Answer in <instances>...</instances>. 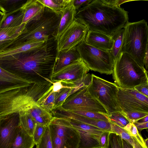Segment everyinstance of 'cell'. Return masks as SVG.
<instances>
[{"instance_id": "1", "label": "cell", "mask_w": 148, "mask_h": 148, "mask_svg": "<svg viewBox=\"0 0 148 148\" xmlns=\"http://www.w3.org/2000/svg\"><path fill=\"white\" fill-rule=\"evenodd\" d=\"M57 53L56 40L53 38L41 46L0 58V67L33 84L49 88Z\"/></svg>"}, {"instance_id": "2", "label": "cell", "mask_w": 148, "mask_h": 148, "mask_svg": "<svg viewBox=\"0 0 148 148\" xmlns=\"http://www.w3.org/2000/svg\"><path fill=\"white\" fill-rule=\"evenodd\" d=\"M75 19L85 25L88 30L110 37L123 28L128 21V12L119 6H111L100 0H92L77 11Z\"/></svg>"}, {"instance_id": "3", "label": "cell", "mask_w": 148, "mask_h": 148, "mask_svg": "<svg viewBox=\"0 0 148 148\" xmlns=\"http://www.w3.org/2000/svg\"><path fill=\"white\" fill-rule=\"evenodd\" d=\"M61 15L48 7L26 24L21 34L11 41L3 50L24 44L36 41H47L55 38Z\"/></svg>"}, {"instance_id": "4", "label": "cell", "mask_w": 148, "mask_h": 148, "mask_svg": "<svg viewBox=\"0 0 148 148\" xmlns=\"http://www.w3.org/2000/svg\"><path fill=\"white\" fill-rule=\"evenodd\" d=\"M45 94L40 86L32 84L14 89L0 95V117L10 114L27 111Z\"/></svg>"}, {"instance_id": "5", "label": "cell", "mask_w": 148, "mask_h": 148, "mask_svg": "<svg viewBox=\"0 0 148 148\" xmlns=\"http://www.w3.org/2000/svg\"><path fill=\"white\" fill-rule=\"evenodd\" d=\"M147 71L126 53L122 52L114 62L113 79L120 87L134 88L148 83Z\"/></svg>"}, {"instance_id": "6", "label": "cell", "mask_w": 148, "mask_h": 148, "mask_svg": "<svg viewBox=\"0 0 148 148\" xmlns=\"http://www.w3.org/2000/svg\"><path fill=\"white\" fill-rule=\"evenodd\" d=\"M124 29L122 52L127 53L140 65L144 67V58L148 48V26L144 19L128 21Z\"/></svg>"}, {"instance_id": "7", "label": "cell", "mask_w": 148, "mask_h": 148, "mask_svg": "<svg viewBox=\"0 0 148 148\" xmlns=\"http://www.w3.org/2000/svg\"><path fill=\"white\" fill-rule=\"evenodd\" d=\"M76 48L80 58L90 70L101 74H112L114 61L111 51L96 48L85 41L77 46Z\"/></svg>"}, {"instance_id": "8", "label": "cell", "mask_w": 148, "mask_h": 148, "mask_svg": "<svg viewBox=\"0 0 148 148\" xmlns=\"http://www.w3.org/2000/svg\"><path fill=\"white\" fill-rule=\"evenodd\" d=\"M91 75V81L87 87L91 96L104 107L108 115L115 112H122L117 100L119 86L93 74Z\"/></svg>"}, {"instance_id": "9", "label": "cell", "mask_w": 148, "mask_h": 148, "mask_svg": "<svg viewBox=\"0 0 148 148\" xmlns=\"http://www.w3.org/2000/svg\"><path fill=\"white\" fill-rule=\"evenodd\" d=\"M53 117L48 125L53 148H78L77 130L66 118Z\"/></svg>"}, {"instance_id": "10", "label": "cell", "mask_w": 148, "mask_h": 148, "mask_svg": "<svg viewBox=\"0 0 148 148\" xmlns=\"http://www.w3.org/2000/svg\"><path fill=\"white\" fill-rule=\"evenodd\" d=\"M88 86L69 96L61 108L65 110L89 111L108 115L104 107L88 92Z\"/></svg>"}, {"instance_id": "11", "label": "cell", "mask_w": 148, "mask_h": 148, "mask_svg": "<svg viewBox=\"0 0 148 148\" xmlns=\"http://www.w3.org/2000/svg\"><path fill=\"white\" fill-rule=\"evenodd\" d=\"M117 100L122 112H139L148 113V97L134 88L119 87Z\"/></svg>"}, {"instance_id": "12", "label": "cell", "mask_w": 148, "mask_h": 148, "mask_svg": "<svg viewBox=\"0 0 148 148\" xmlns=\"http://www.w3.org/2000/svg\"><path fill=\"white\" fill-rule=\"evenodd\" d=\"M88 30L80 21L74 20L56 40L57 52L71 49L85 41Z\"/></svg>"}, {"instance_id": "13", "label": "cell", "mask_w": 148, "mask_h": 148, "mask_svg": "<svg viewBox=\"0 0 148 148\" xmlns=\"http://www.w3.org/2000/svg\"><path fill=\"white\" fill-rule=\"evenodd\" d=\"M89 70L80 58L53 74L51 81H62L64 85L69 86L72 83L84 77Z\"/></svg>"}, {"instance_id": "14", "label": "cell", "mask_w": 148, "mask_h": 148, "mask_svg": "<svg viewBox=\"0 0 148 148\" xmlns=\"http://www.w3.org/2000/svg\"><path fill=\"white\" fill-rule=\"evenodd\" d=\"M20 125L18 112L0 117V148H8Z\"/></svg>"}, {"instance_id": "15", "label": "cell", "mask_w": 148, "mask_h": 148, "mask_svg": "<svg viewBox=\"0 0 148 148\" xmlns=\"http://www.w3.org/2000/svg\"><path fill=\"white\" fill-rule=\"evenodd\" d=\"M53 115L55 117L73 119L95 127L103 130L111 132V125L109 121L86 117L64 110L61 107L53 110Z\"/></svg>"}, {"instance_id": "16", "label": "cell", "mask_w": 148, "mask_h": 148, "mask_svg": "<svg viewBox=\"0 0 148 148\" xmlns=\"http://www.w3.org/2000/svg\"><path fill=\"white\" fill-rule=\"evenodd\" d=\"M32 84L11 74L0 67V95L14 89Z\"/></svg>"}, {"instance_id": "17", "label": "cell", "mask_w": 148, "mask_h": 148, "mask_svg": "<svg viewBox=\"0 0 148 148\" xmlns=\"http://www.w3.org/2000/svg\"><path fill=\"white\" fill-rule=\"evenodd\" d=\"M85 41L88 44L106 51L111 50L114 42L112 37L103 33L88 30Z\"/></svg>"}, {"instance_id": "18", "label": "cell", "mask_w": 148, "mask_h": 148, "mask_svg": "<svg viewBox=\"0 0 148 148\" xmlns=\"http://www.w3.org/2000/svg\"><path fill=\"white\" fill-rule=\"evenodd\" d=\"M80 58L76 47L57 52L53 75Z\"/></svg>"}, {"instance_id": "19", "label": "cell", "mask_w": 148, "mask_h": 148, "mask_svg": "<svg viewBox=\"0 0 148 148\" xmlns=\"http://www.w3.org/2000/svg\"><path fill=\"white\" fill-rule=\"evenodd\" d=\"M72 2L66 7L61 14V18L55 38L57 40L61 34L72 24L77 10Z\"/></svg>"}, {"instance_id": "20", "label": "cell", "mask_w": 148, "mask_h": 148, "mask_svg": "<svg viewBox=\"0 0 148 148\" xmlns=\"http://www.w3.org/2000/svg\"><path fill=\"white\" fill-rule=\"evenodd\" d=\"M35 143L32 136L20 126L8 148H33Z\"/></svg>"}, {"instance_id": "21", "label": "cell", "mask_w": 148, "mask_h": 148, "mask_svg": "<svg viewBox=\"0 0 148 148\" xmlns=\"http://www.w3.org/2000/svg\"><path fill=\"white\" fill-rule=\"evenodd\" d=\"M25 23L15 27L0 28V52L2 51L10 42L21 33L24 28Z\"/></svg>"}, {"instance_id": "22", "label": "cell", "mask_w": 148, "mask_h": 148, "mask_svg": "<svg viewBox=\"0 0 148 148\" xmlns=\"http://www.w3.org/2000/svg\"><path fill=\"white\" fill-rule=\"evenodd\" d=\"M45 6L37 0H27L22 8L24 11L22 24H26L29 20L41 13Z\"/></svg>"}, {"instance_id": "23", "label": "cell", "mask_w": 148, "mask_h": 148, "mask_svg": "<svg viewBox=\"0 0 148 148\" xmlns=\"http://www.w3.org/2000/svg\"><path fill=\"white\" fill-rule=\"evenodd\" d=\"M80 137L78 148H101L100 136L80 130H77Z\"/></svg>"}, {"instance_id": "24", "label": "cell", "mask_w": 148, "mask_h": 148, "mask_svg": "<svg viewBox=\"0 0 148 148\" xmlns=\"http://www.w3.org/2000/svg\"><path fill=\"white\" fill-rule=\"evenodd\" d=\"M21 8L11 13L5 14L6 17L0 28H12L22 24L24 13Z\"/></svg>"}, {"instance_id": "25", "label": "cell", "mask_w": 148, "mask_h": 148, "mask_svg": "<svg viewBox=\"0 0 148 148\" xmlns=\"http://www.w3.org/2000/svg\"><path fill=\"white\" fill-rule=\"evenodd\" d=\"M47 41L42 40L30 42L22 44L12 48L3 50L0 52V58L11 56L41 46Z\"/></svg>"}, {"instance_id": "26", "label": "cell", "mask_w": 148, "mask_h": 148, "mask_svg": "<svg viewBox=\"0 0 148 148\" xmlns=\"http://www.w3.org/2000/svg\"><path fill=\"white\" fill-rule=\"evenodd\" d=\"M45 7L48 8L55 13L61 15L65 8L73 0H37Z\"/></svg>"}, {"instance_id": "27", "label": "cell", "mask_w": 148, "mask_h": 148, "mask_svg": "<svg viewBox=\"0 0 148 148\" xmlns=\"http://www.w3.org/2000/svg\"><path fill=\"white\" fill-rule=\"evenodd\" d=\"M124 33L123 28L116 32L112 37L114 42L111 51L114 62L122 52Z\"/></svg>"}, {"instance_id": "28", "label": "cell", "mask_w": 148, "mask_h": 148, "mask_svg": "<svg viewBox=\"0 0 148 148\" xmlns=\"http://www.w3.org/2000/svg\"><path fill=\"white\" fill-rule=\"evenodd\" d=\"M56 92L52 88V85L49 90L36 102L37 104L49 112L53 109Z\"/></svg>"}, {"instance_id": "29", "label": "cell", "mask_w": 148, "mask_h": 148, "mask_svg": "<svg viewBox=\"0 0 148 148\" xmlns=\"http://www.w3.org/2000/svg\"><path fill=\"white\" fill-rule=\"evenodd\" d=\"M18 113L20 125L29 135L32 136L36 124L27 111Z\"/></svg>"}, {"instance_id": "30", "label": "cell", "mask_w": 148, "mask_h": 148, "mask_svg": "<svg viewBox=\"0 0 148 148\" xmlns=\"http://www.w3.org/2000/svg\"><path fill=\"white\" fill-rule=\"evenodd\" d=\"M66 119L71 125L77 130H82L99 136H100L103 132L106 131L73 119Z\"/></svg>"}, {"instance_id": "31", "label": "cell", "mask_w": 148, "mask_h": 148, "mask_svg": "<svg viewBox=\"0 0 148 148\" xmlns=\"http://www.w3.org/2000/svg\"><path fill=\"white\" fill-rule=\"evenodd\" d=\"M27 0H0V5L5 11L6 14L11 13L18 10L22 7Z\"/></svg>"}, {"instance_id": "32", "label": "cell", "mask_w": 148, "mask_h": 148, "mask_svg": "<svg viewBox=\"0 0 148 148\" xmlns=\"http://www.w3.org/2000/svg\"><path fill=\"white\" fill-rule=\"evenodd\" d=\"M108 117L110 123L123 128L130 123L121 112H117L112 113L108 115Z\"/></svg>"}, {"instance_id": "33", "label": "cell", "mask_w": 148, "mask_h": 148, "mask_svg": "<svg viewBox=\"0 0 148 148\" xmlns=\"http://www.w3.org/2000/svg\"><path fill=\"white\" fill-rule=\"evenodd\" d=\"M72 88H64L56 92L54 105L53 109L61 106L65 99L69 96Z\"/></svg>"}, {"instance_id": "34", "label": "cell", "mask_w": 148, "mask_h": 148, "mask_svg": "<svg viewBox=\"0 0 148 148\" xmlns=\"http://www.w3.org/2000/svg\"><path fill=\"white\" fill-rule=\"evenodd\" d=\"M69 111L86 117L109 121L108 115L103 113L89 111L72 110Z\"/></svg>"}, {"instance_id": "35", "label": "cell", "mask_w": 148, "mask_h": 148, "mask_svg": "<svg viewBox=\"0 0 148 148\" xmlns=\"http://www.w3.org/2000/svg\"><path fill=\"white\" fill-rule=\"evenodd\" d=\"M111 123V132L119 136L122 139L129 143L134 147V142L132 137L123 128Z\"/></svg>"}, {"instance_id": "36", "label": "cell", "mask_w": 148, "mask_h": 148, "mask_svg": "<svg viewBox=\"0 0 148 148\" xmlns=\"http://www.w3.org/2000/svg\"><path fill=\"white\" fill-rule=\"evenodd\" d=\"M123 128L131 137L134 138L144 148H147L145 144L144 139L134 123H130Z\"/></svg>"}, {"instance_id": "37", "label": "cell", "mask_w": 148, "mask_h": 148, "mask_svg": "<svg viewBox=\"0 0 148 148\" xmlns=\"http://www.w3.org/2000/svg\"><path fill=\"white\" fill-rule=\"evenodd\" d=\"M36 145V148H53L48 126L47 127L41 139Z\"/></svg>"}, {"instance_id": "38", "label": "cell", "mask_w": 148, "mask_h": 148, "mask_svg": "<svg viewBox=\"0 0 148 148\" xmlns=\"http://www.w3.org/2000/svg\"><path fill=\"white\" fill-rule=\"evenodd\" d=\"M107 148H123L122 140L121 137L116 134L111 132L110 134Z\"/></svg>"}, {"instance_id": "39", "label": "cell", "mask_w": 148, "mask_h": 148, "mask_svg": "<svg viewBox=\"0 0 148 148\" xmlns=\"http://www.w3.org/2000/svg\"><path fill=\"white\" fill-rule=\"evenodd\" d=\"M123 113L130 122L132 123L137 122L143 118L148 115V113L139 112H130Z\"/></svg>"}, {"instance_id": "40", "label": "cell", "mask_w": 148, "mask_h": 148, "mask_svg": "<svg viewBox=\"0 0 148 148\" xmlns=\"http://www.w3.org/2000/svg\"><path fill=\"white\" fill-rule=\"evenodd\" d=\"M27 111L33 119L50 113L42 108L37 104L34 105Z\"/></svg>"}, {"instance_id": "41", "label": "cell", "mask_w": 148, "mask_h": 148, "mask_svg": "<svg viewBox=\"0 0 148 148\" xmlns=\"http://www.w3.org/2000/svg\"><path fill=\"white\" fill-rule=\"evenodd\" d=\"M47 126L36 124L32 136L33 140L36 145L42 137Z\"/></svg>"}, {"instance_id": "42", "label": "cell", "mask_w": 148, "mask_h": 148, "mask_svg": "<svg viewBox=\"0 0 148 148\" xmlns=\"http://www.w3.org/2000/svg\"><path fill=\"white\" fill-rule=\"evenodd\" d=\"M110 132L108 131H104L101 134L99 139V142L101 148H108L109 135Z\"/></svg>"}, {"instance_id": "43", "label": "cell", "mask_w": 148, "mask_h": 148, "mask_svg": "<svg viewBox=\"0 0 148 148\" xmlns=\"http://www.w3.org/2000/svg\"><path fill=\"white\" fill-rule=\"evenodd\" d=\"M92 1V0H73V3L77 11L82 8V6L83 7L89 4Z\"/></svg>"}, {"instance_id": "44", "label": "cell", "mask_w": 148, "mask_h": 148, "mask_svg": "<svg viewBox=\"0 0 148 148\" xmlns=\"http://www.w3.org/2000/svg\"><path fill=\"white\" fill-rule=\"evenodd\" d=\"M101 2L103 3L111 6H120L121 4L129 1L123 0H100Z\"/></svg>"}, {"instance_id": "45", "label": "cell", "mask_w": 148, "mask_h": 148, "mask_svg": "<svg viewBox=\"0 0 148 148\" xmlns=\"http://www.w3.org/2000/svg\"><path fill=\"white\" fill-rule=\"evenodd\" d=\"M134 89L140 93L148 97V83L137 86Z\"/></svg>"}, {"instance_id": "46", "label": "cell", "mask_w": 148, "mask_h": 148, "mask_svg": "<svg viewBox=\"0 0 148 148\" xmlns=\"http://www.w3.org/2000/svg\"><path fill=\"white\" fill-rule=\"evenodd\" d=\"M133 123L136 126L139 132L144 129L148 128V122L140 123L137 122Z\"/></svg>"}, {"instance_id": "47", "label": "cell", "mask_w": 148, "mask_h": 148, "mask_svg": "<svg viewBox=\"0 0 148 148\" xmlns=\"http://www.w3.org/2000/svg\"><path fill=\"white\" fill-rule=\"evenodd\" d=\"M144 64L146 69H147L148 65V48L147 49L144 58Z\"/></svg>"}, {"instance_id": "48", "label": "cell", "mask_w": 148, "mask_h": 148, "mask_svg": "<svg viewBox=\"0 0 148 148\" xmlns=\"http://www.w3.org/2000/svg\"><path fill=\"white\" fill-rule=\"evenodd\" d=\"M134 142V148H144L136 140L134 137H132Z\"/></svg>"}, {"instance_id": "49", "label": "cell", "mask_w": 148, "mask_h": 148, "mask_svg": "<svg viewBox=\"0 0 148 148\" xmlns=\"http://www.w3.org/2000/svg\"><path fill=\"white\" fill-rule=\"evenodd\" d=\"M123 148H134V147L125 140L122 139Z\"/></svg>"}, {"instance_id": "50", "label": "cell", "mask_w": 148, "mask_h": 148, "mask_svg": "<svg viewBox=\"0 0 148 148\" xmlns=\"http://www.w3.org/2000/svg\"><path fill=\"white\" fill-rule=\"evenodd\" d=\"M6 17L5 14L0 12V28Z\"/></svg>"}, {"instance_id": "51", "label": "cell", "mask_w": 148, "mask_h": 148, "mask_svg": "<svg viewBox=\"0 0 148 148\" xmlns=\"http://www.w3.org/2000/svg\"><path fill=\"white\" fill-rule=\"evenodd\" d=\"M137 122L140 123L148 122V115L143 118L139 120Z\"/></svg>"}, {"instance_id": "52", "label": "cell", "mask_w": 148, "mask_h": 148, "mask_svg": "<svg viewBox=\"0 0 148 148\" xmlns=\"http://www.w3.org/2000/svg\"><path fill=\"white\" fill-rule=\"evenodd\" d=\"M144 142L147 148H148V138H147L146 139H144Z\"/></svg>"}, {"instance_id": "53", "label": "cell", "mask_w": 148, "mask_h": 148, "mask_svg": "<svg viewBox=\"0 0 148 148\" xmlns=\"http://www.w3.org/2000/svg\"><path fill=\"white\" fill-rule=\"evenodd\" d=\"M0 12L4 14H6V13L4 10L0 5Z\"/></svg>"}]
</instances>
